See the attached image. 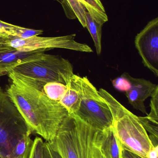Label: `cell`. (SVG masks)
Returning <instances> with one entry per match:
<instances>
[{
  "instance_id": "obj_1",
  "label": "cell",
  "mask_w": 158,
  "mask_h": 158,
  "mask_svg": "<svg viewBox=\"0 0 158 158\" xmlns=\"http://www.w3.org/2000/svg\"><path fill=\"white\" fill-rule=\"evenodd\" d=\"M6 92L30 128L47 142L53 140L59 126L68 114L59 101L50 99L41 92L9 78Z\"/></svg>"
},
{
  "instance_id": "obj_2",
  "label": "cell",
  "mask_w": 158,
  "mask_h": 158,
  "mask_svg": "<svg viewBox=\"0 0 158 158\" xmlns=\"http://www.w3.org/2000/svg\"><path fill=\"white\" fill-rule=\"evenodd\" d=\"M100 131L73 113H68L53 140L48 143L62 158H95L96 139Z\"/></svg>"
},
{
  "instance_id": "obj_3",
  "label": "cell",
  "mask_w": 158,
  "mask_h": 158,
  "mask_svg": "<svg viewBox=\"0 0 158 158\" xmlns=\"http://www.w3.org/2000/svg\"><path fill=\"white\" fill-rule=\"evenodd\" d=\"M98 93L111 110L112 126L122 148L141 157L146 158L154 146L138 116L128 110L105 89L100 88Z\"/></svg>"
},
{
  "instance_id": "obj_4",
  "label": "cell",
  "mask_w": 158,
  "mask_h": 158,
  "mask_svg": "<svg viewBox=\"0 0 158 158\" xmlns=\"http://www.w3.org/2000/svg\"><path fill=\"white\" fill-rule=\"evenodd\" d=\"M44 52L41 50L33 53L11 70L29 78L67 85L74 75L70 62L60 56Z\"/></svg>"
},
{
  "instance_id": "obj_5",
  "label": "cell",
  "mask_w": 158,
  "mask_h": 158,
  "mask_svg": "<svg viewBox=\"0 0 158 158\" xmlns=\"http://www.w3.org/2000/svg\"><path fill=\"white\" fill-rule=\"evenodd\" d=\"M72 80L80 95L79 109L73 113L96 130L103 131L111 127L113 117L108 105L86 77L74 75Z\"/></svg>"
},
{
  "instance_id": "obj_6",
  "label": "cell",
  "mask_w": 158,
  "mask_h": 158,
  "mask_svg": "<svg viewBox=\"0 0 158 158\" xmlns=\"http://www.w3.org/2000/svg\"><path fill=\"white\" fill-rule=\"evenodd\" d=\"M32 133L6 91L0 86V155L10 156Z\"/></svg>"
},
{
  "instance_id": "obj_7",
  "label": "cell",
  "mask_w": 158,
  "mask_h": 158,
  "mask_svg": "<svg viewBox=\"0 0 158 158\" xmlns=\"http://www.w3.org/2000/svg\"><path fill=\"white\" fill-rule=\"evenodd\" d=\"M76 34L58 37L33 36L26 39L12 38L7 43L9 47L17 51L29 52L37 51L58 48L72 50L82 52H93L92 49L85 44L78 42L75 40Z\"/></svg>"
},
{
  "instance_id": "obj_8",
  "label": "cell",
  "mask_w": 158,
  "mask_h": 158,
  "mask_svg": "<svg viewBox=\"0 0 158 158\" xmlns=\"http://www.w3.org/2000/svg\"><path fill=\"white\" fill-rule=\"evenodd\" d=\"M135 47L144 66L158 77V18L149 21L135 36Z\"/></svg>"
},
{
  "instance_id": "obj_9",
  "label": "cell",
  "mask_w": 158,
  "mask_h": 158,
  "mask_svg": "<svg viewBox=\"0 0 158 158\" xmlns=\"http://www.w3.org/2000/svg\"><path fill=\"white\" fill-rule=\"evenodd\" d=\"M130 83V87L125 91V95L130 104L135 109L144 114L147 113L144 102L148 98L152 96L158 85L144 79L135 78L125 73Z\"/></svg>"
},
{
  "instance_id": "obj_10",
  "label": "cell",
  "mask_w": 158,
  "mask_h": 158,
  "mask_svg": "<svg viewBox=\"0 0 158 158\" xmlns=\"http://www.w3.org/2000/svg\"><path fill=\"white\" fill-rule=\"evenodd\" d=\"M96 144L106 158H122V145L113 126L103 131L99 132Z\"/></svg>"
},
{
  "instance_id": "obj_11",
  "label": "cell",
  "mask_w": 158,
  "mask_h": 158,
  "mask_svg": "<svg viewBox=\"0 0 158 158\" xmlns=\"http://www.w3.org/2000/svg\"><path fill=\"white\" fill-rule=\"evenodd\" d=\"M24 52L17 51L15 49L0 50V73L8 74L18 65L25 62L28 56L35 52Z\"/></svg>"
},
{
  "instance_id": "obj_12",
  "label": "cell",
  "mask_w": 158,
  "mask_h": 158,
  "mask_svg": "<svg viewBox=\"0 0 158 158\" xmlns=\"http://www.w3.org/2000/svg\"><path fill=\"white\" fill-rule=\"evenodd\" d=\"M66 85V92L59 102L66 108L68 113H74L78 110L80 105V95L72 78Z\"/></svg>"
},
{
  "instance_id": "obj_13",
  "label": "cell",
  "mask_w": 158,
  "mask_h": 158,
  "mask_svg": "<svg viewBox=\"0 0 158 158\" xmlns=\"http://www.w3.org/2000/svg\"><path fill=\"white\" fill-rule=\"evenodd\" d=\"M79 2L97 23L103 25L108 21V17L101 0H79Z\"/></svg>"
},
{
  "instance_id": "obj_14",
  "label": "cell",
  "mask_w": 158,
  "mask_h": 158,
  "mask_svg": "<svg viewBox=\"0 0 158 158\" xmlns=\"http://www.w3.org/2000/svg\"><path fill=\"white\" fill-rule=\"evenodd\" d=\"M86 27L88 29L94 43L98 55L102 52V34L103 25L97 23L87 11L85 12Z\"/></svg>"
},
{
  "instance_id": "obj_15",
  "label": "cell",
  "mask_w": 158,
  "mask_h": 158,
  "mask_svg": "<svg viewBox=\"0 0 158 158\" xmlns=\"http://www.w3.org/2000/svg\"><path fill=\"white\" fill-rule=\"evenodd\" d=\"M32 143L33 141L30 136L26 137L19 143L10 156L0 155V158H28Z\"/></svg>"
},
{
  "instance_id": "obj_16",
  "label": "cell",
  "mask_w": 158,
  "mask_h": 158,
  "mask_svg": "<svg viewBox=\"0 0 158 158\" xmlns=\"http://www.w3.org/2000/svg\"><path fill=\"white\" fill-rule=\"evenodd\" d=\"M25 28L12 25L0 20V33L6 34L13 38L22 39Z\"/></svg>"
},
{
  "instance_id": "obj_17",
  "label": "cell",
  "mask_w": 158,
  "mask_h": 158,
  "mask_svg": "<svg viewBox=\"0 0 158 158\" xmlns=\"http://www.w3.org/2000/svg\"><path fill=\"white\" fill-rule=\"evenodd\" d=\"M151 111L146 118L154 123L158 124V86L151 97Z\"/></svg>"
},
{
  "instance_id": "obj_18",
  "label": "cell",
  "mask_w": 158,
  "mask_h": 158,
  "mask_svg": "<svg viewBox=\"0 0 158 158\" xmlns=\"http://www.w3.org/2000/svg\"><path fill=\"white\" fill-rule=\"evenodd\" d=\"M44 142L41 137H36L33 141L28 158H44Z\"/></svg>"
},
{
  "instance_id": "obj_19",
  "label": "cell",
  "mask_w": 158,
  "mask_h": 158,
  "mask_svg": "<svg viewBox=\"0 0 158 158\" xmlns=\"http://www.w3.org/2000/svg\"><path fill=\"white\" fill-rule=\"evenodd\" d=\"M112 82L113 86L120 91L125 92L130 87V83L125 73H123L119 77L113 80Z\"/></svg>"
},
{
  "instance_id": "obj_20",
  "label": "cell",
  "mask_w": 158,
  "mask_h": 158,
  "mask_svg": "<svg viewBox=\"0 0 158 158\" xmlns=\"http://www.w3.org/2000/svg\"><path fill=\"white\" fill-rule=\"evenodd\" d=\"M43 156L44 158H62L58 152L50 147L47 142L44 143Z\"/></svg>"
},
{
  "instance_id": "obj_21",
  "label": "cell",
  "mask_w": 158,
  "mask_h": 158,
  "mask_svg": "<svg viewBox=\"0 0 158 158\" xmlns=\"http://www.w3.org/2000/svg\"><path fill=\"white\" fill-rule=\"evenodd\" d=\"M13 37L0 33V50L13 49L7 45V43Z\"/></svg>"
},
{
  "instance_id": "obj_22",
  "label": "cell",
  "mask_w": 158,
  "mask_h": 158,
  "mask_svg": "<svg viewBox=\"0 0 158 158\" xmlns=\"http://www.w3.org/2000/svg\"><path fill=\"white\" fill-rule=\"evenodd\" d=\"M146 158H158V146L152 148L147 154Z\"/></svg>"
},
{
  "instance_id": "obj_23",
  "label": "cell",
  "mask_w": 158,
  "mask_h": 158,
  "mask_svg": "<svg viewBox=\"0 0 158 158\" xmlns=\"http://www.w3.org/2000/svg\"><path fill=\"white\" fill-rule=\"evenodd\" d=\"M122 158H135L134 154L126 150L123 149L122 150Z\"/></svg>"
},
{
  "instance_id": "obj_24",
  "label": "cell",
  "mask_w": 158,
  "mask_h": 158,
  "mask_svg": "<svg viewBox=\"0 0 158 158\" xmlns=\"http://www.w3.org/2000/svg\"><path fill=\"white\" fill-rule=\"evenodd\" d=\"M95 158H106L101 153L99 148L96 146V145L95 149Z\"/></svg>"
},
{
  "instance_id": "obj_25",
  "label": "cell",
  "mask_w": 158,
  "mask_h": 158,
  "mask_svg": "<svg viewBox=\"0 0 158 158\" xmlns=\"http://www.w3.org/2000/svg\"><path fill=\"white\" fill-rule=\"evenodd\" d=\"M53 1H56V2H58L60 3V4L62 6V7H63V9L65 8V6H66V4H65V0H53Z\"/></svg>"
},
{
  "instance_id": "obj_26",
  "label": "cell",
  "mask_w": 158,
  "mask_h": 158,
  "mask_svg": "<svg viewBox=\"0 0 158 158\" xmlns=\"http://www.w3.org/2000/svg\"><path fill=\"white\" fill-rule=\"evenodd\" d=\"M135 157V158H143L139 156H137V155H135V154H134Z\"/></svg>"
},
{
  "instance_id": "obj_27",
  "label": "cell",
  "mask_w": 158,
  "mask_h": 158,
  "mask_svg": "<svg viewBox=\"0 0 158 158\" xmlns=\"http://www.w3.org/2000/svg\"><path fill=\"white\" fill-rule=\"evenodd\" d=\"M7 74H6V73H0V77L2 76H4V75H6Z\"/></svg>"
}]
</instances>
